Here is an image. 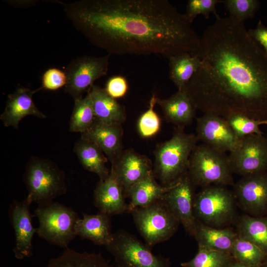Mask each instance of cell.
<instances>
[{"label":"cell","instance_id":"1","mask_svg":"<svg viewBox=\"0 0 267 267\" xmlns=\"http://www.w3.org/2000/svg\"><path fill=\"white\" fill-rule=\"evenodd\" d=\"M215 17L193 53L200 65L184 91L204 113L267 119V54L244 23Z\"/></svg>","mask_w":267,"mask_h":267},{"label":"cell","instance_id":"2","mask_svg":"<svg viewBox=\"0 0 267 267\" xmlns=\"http://www.w3.org/2000/svg\"><path fill=\"white\" fill-rule=\"evenodd\" d=\"M67 18L109 54L194 53L200 38L167 0H82L63 3Z\"/></svg>","mask_w":267,"mask_h":267},{"label":"cell","instance_id":"3","mask_svg":"<svg viewBox=\"0 0 267 267\" xmlns=\"http://www.w3.org/2000/svg\"><path fill=\"white\" fill-rule=\"evenodd\" d=\"M197 141L195 134L176 127L170 139L157 145L153 172L162 185L175 183L188 171L190 156Z\"/></svg>","mask_w":267,"mask_h":267},{"label":"cell","instance_id":"4","mask_svg":"<svg viewBox=\"0 0 267 267\" xmlns=\"http://www.w3.org/2000/svg\"><path fill=\"white\" fill-rule=\"evenodd\" d=\"M24 181L28 192L26 199L39 206L52 202L55 197L67 191L64 173L53 162L46 159L33 158L29 161Z\"/></svg>","mask_w":267,"mask_h":267},{"label":"cell","instance_id":"5","mask_svg":"<svg viewBox=\"0 0 267 267\" xmlns=\"http://www.w3.org/2000/svg\"><path fill=\"white\" fill-rule=\"evenodd\" d=\"M188 172L195 186L234 185L228 156L204 144L196 145L189 160Z\"/></svg>","mask_w":267,"mask_h":267},{"label":"cell","instance_id":"6","mask_svg":"<svg viewBox=\"0 0 267 267\" xmlns=\"http://www.w3.org/2000/svg\"><path fill=\"white\" fill-rule=\"evenodd\" d=\"M34 216L39 222L36 233L50 244L66 249L76 236L75 227L80 217L70 207L52 202L38 206Z\"/></svg>","mask_w":267,"mask_h":267},{"label":"cell","instance_id":"7","mask_svg":"<svg viewBox=\"0 0 267 267\" xmlns=\"http://www.w3.org/2000/svg\"><path fill=\"white\" fill-rule=\"evenodd\" d=\"M235 198L224 186L210 185L195 195L193 211L197 220L216 227L229 224L235 217Z\"/></svg>","mask_w":267,"mask_h":267},{"label":"cell","instance_id":"8","mask_svg":"<svg viewBox=\"0 0 267 267\" xmlns=\"http://www.w3.org/2000/svg\"><path fill=\"white\" fill-rule=\"evenodd\" d=\"M130 213L138 231L150 248L170 239L180 223L161 199L146 207L136 208Z\"/></svg>","mask_w":267,"mask_h":267},{"label":"cell","instance_id":"9","mask_svg":"<svg viewBox=\"0 0 267 267\" xmlns=\"http://www.w3.org/2000/svg\"><path fill=\"white\" fill-rule=\"evenodd\" d=\"M117 267H170V259L154 255L151 248L124 230L113 233L105 246Z\"/></svg>","mask_w":267,"mask_h":267},{"label":"cell","instance_id":"10","mask_svg":"<svg viewBox=\"0 0 267 267\" xmlns=\"http://www.w3.org/2000/svg\"><path fill=\"white\" fill-rule=\"evenodd\" d=\"M110 56L109 54L99 57L84 55L73 59L64 71L67 77L65 92L74 101L82 98L84 93L89 91L95 81L107 75Z\"/></svg>","mask_w":267,"mask_h":267},{"label":"cell","instance_id":"11","mask_svg":"<svg viewBox=\"0 0 267 267\" xmlns=\"http://www.w3.org/2000/svg\"><path fill=\"white\" fill-rule=\"evenodd\" d=\"M233 174L245 176L267 170V138L251 134L240 138L228 155Z\"/></svg>","mask_w":267,"mask_h":267},{"label":"cell","instance_id":"12","mask_svg":"<svg viewBox=\"0 0 267 267\" xmlns=\"http://www.w3.org/2000/svg\"><path fill=\"white\" fill-rule=\"evenodd\" d=\"M194 186L187 171L161 199L186 232L193 236L197 223L193 211Z\"/></svg>","mask_w":267,"mask_h":267},{"label":"cell","instance_id":"13","mask_svg":"<svg viewBox=\"0 0 267 267\" xmlns=\"http://www.w3.org/2000/svg\"><path fill=\"white\" fill-rule=\"evenodd\" d=\"M196 131L198 141L225 153L232 151L240 140L226 120L214 114L204 113L197 118Z\"/></svg>","mask_w":267,"mask_h":267},{"label":"cell","instance_id":"14","mask_svg":"<svg viewBox=\"0 0 267 267\" xmlns=\"http://www.w3.org/2000/svg\"><path fill=\"white\" fill-rule=\"evenodd\" d=\"M235 200L247 213L257 216L267 211V173L243 176L234 184Z\"/></svg>","mask_w":267,"mask_h":267},{"label":"cell","instance_id":"15","mask_svg":"<svg viewBox=\"0 0 267 267\" xmlns=\"http://www.w3.org/2000/svg\"><path fill=\"white\" fill-rule=\"evenodd\" d=\"M31 204L26 198L22 201H14L9 210L10 221L15 236L13 252L18 260L29 258L33 254L32 239L36 233V228L32 223Z\"/></svg>","mask_w":267,"mask_h":267},{"label":"cell","instance_id":"16","mask_svg":"<svg viewBox=\"0 0 267 267\" xmlns=\"http://www.w3.org/2000/svg\"><path fill=\"white\" fill-rule=\"evenodd\" d=\"M111 171L115 174L127 198L131 188L152 172L153 169L148 157L129 149L124 150L120 157L112 164Z\"/></svg>","mask_w":267,"mask_h":267},{"label":"cell","instance_id":"17","mask_svg":"<svg viewBox=\"0 0 267 267\" xmlns=\"http://www.w3.org/2000/svg\"><path fill=\"white\" fill-rule=\"evenodd\" d=\"M122 124H109L95 119L91 126L82 133V137L95 143L114 163L123 151Z\"/></svg>","mask_w":267,"mask_h":267},{"label":"cell","instance_id":"18","mask_svg":"<svg viewBox=\"0 0 267 267\" xmlns=\"http://www.w3.org/2000/svg\"><path fill=\"white\" fill-rule=\"evenodd\" d=\"M42 89L40 88L39 89ZM20 87L8 95L5 109L0 119L5 127L18 129L20 121L28 115L45 118L46 115L36 107L33 100V94L39 90Z\"/></svg>","mask_w":267,"mask_h":267},{"label":"cell","instance_id":"19","mask_svg":"<svg viewBox=\"0 0 267 267\" xmlns=\"http://www.w3.org/2000/svg\"><path fill=\"white\" fill-rule=\"evenodd\" d=\"M123 189L114 173L100 180L94 191V204L99 212L110 217L128 211Z\"/></svg>","mask_w":267,"mask_h":267},{"label":"cell","instance_id":"20","mask_svg":"<svg viewBox=\"0 0 267 267\" xmlns=\"http://www.w3.org/2000/svg\"><path fill=\"white\" fill-rule=\"evenodd\" d=\"M156 100L167 122L177 128H184L195 117L196 109L185 91L178 90L166 99L156 97Z\"/></svg>","mask_w":267,"mask_h":267},{"label":"cell","instance_id":"21","mask_svg":"<svg viewBox=\"0 0 267 267\" xmlns=\"http://www.w3.org/2000/svg\"><path fill=\"white\" fill-rule=\"evenodd\" d=\"M110 216L99 212L94 215L83 214L75 227L76 236L90 240L94 244L106 246L111 240Z\"/></svg>","mask_w":267,"mask_h":267},{"label":"cell","instance_id":"22","mask_svg":"<svg viewBox=\"0 0 267 267\" xmlns=\"http://www.w3.org/2000/svg\"><path fill=\"white\" fill-rule=\"evenodd\" d=\"M91 97L95 119L109 124H122L126 119L124 107L105 89L93 85L88 92Z\"/></svg>","mask_w":267,"mask_h":267},{"label":"cell","instance_id":"23","mask_svg":"<svg viewBox=\"0 0 267 267\" xmlns=\"http://www.w3.org/2000/svg\"><path fill=\"white\" fill-rule=\"evenodd\" d=\"M155 179L152 171L131 188L127 195L130 199L128 213L136 208L146 207L160 200L176 183L163 186L159 184Z\"/></svg>","mask_w":267,"mask_h":267},{"label":"cell","instance_id":"24","mask_svg":"<svg viewBox=\"0 0 267 267\" xmlns=\"http://www.w3.org/2000/svg\"><path fill=\"white\" fill-rule=\"evenodd\" d=\"M194 237L198 247L230 254L237 234L231 228H217L197 220Z\"/></svg>","mask_w":267,"mask_h":267},{"label":"cell","instance_id":"25","mask_svg":"<svg viewBox=\"0 0 267 267\" xmlns=\"http://www.w3.org/2000/svg\"><path fill=\"white\" fill-rule=\"evenodd\" d=\"M73 150L85 169L96 174L100 180L109 176L110 171L106 166L108 159L95 143L81 137L75 143Z\"/></svg>","mask_w":267,"mask_h":267},{"label":"cell","instance_id":"26","mask_svg":"<svg viewBox=\"0 0 267 267\" xmlns=\"http://www.w3.org/2000/svg\"><path fill=\"white\" fill-rule=\"evenodd\" d=\"M168 59L170 79L178 90L184 91L200 66L199 58L196 54L184 52L171 56Z\"/></svg>","mask_w":267,"mask_h":267},{"label":"cell","instance_id":"27","mask_svg":"<svg viewBox=\"0 0 267 267\" xmlns=\"http://www.w3.org/2000/svg\"><path fill=\"white\" fill-rule=\"evenodd\" d=\"M237 228L238 237L253 243L267 256V218L243 215Z\"/></svg>","mask_w":267,"mask_h":267},{"label":"cell","instance_id":"28","mask_svg":"<svg viewBox=\"0 0 267 267\" xmlns=\"http://www.w3.org/2000/svg\"><path fill=\"white\" fill-rule=\"evenodd\" d=\"M45 267H113L101 254L80 252L66 248L50 259Z\"/></svg>","mask_w":267,"mask_h":267},{"label":"cell","instance_id":"29","mask_svg":"<svg viewBox=\"0 0 267 267\" xmlns=\"http://www.w3.org/2000/svg\"><path fill=\"white\" fill-rule=\"evenodd\" d=\"M75 104L69 123V129L72 132H85L95 119L89 94L74 101Z\"/></svg>","mask_w":267,"mask_h":267},{"label":"cell","instance_id":"30","mask_svg":"<svg viewBox=\"0 0 267 267\" xmlns=\"http://www.w3.org/2000/svg\"><path fill=\"white\" fill-rule=\"evenodd\" d=\"M234 259L253 266L262 267L267 256L253 243L237 236L230 251Z\"/></svg>","mask_w":267,"mask_h":267},{"label":"cell","instance_id":"31","mask_svg":"<svg viewBox=\"0 0 267 267\" xmlns=\"http://www.w3.org/2000/svg\"><path fill=\"white\" fill-rule=\"evenodd\" d=\"M233 260L229 253L198 247L194 258L180 265L182 267H228Z\"/></svg>","mask_w":267,"mask_h":267},{"label":"cell","instance_id":"32","mask_svg":"<svg viewBox=\"0 0 267 267\" xmlns=\"http://www.w3.org/2000/svg\"><path fill=\"white\" fill-rule=\"evenodd\" d=\"M224 118L239 138L251 134H262L260 127L267 125V119H255L240 114H231Z\"/></svg>","mask_w":267,"mask_h":267},{"label":"cell","instance_id":"33","mask_svg":"<svg viewBox=\"0 0 267 267\" xmlns=\"http://www.w3.org/2000/svg\"><path fill=\"white\" fill-rule=\"evenodd\" d=\"M222 3L229 13V17L243 23L254 16L260 6L257 0H224Z\"/></svg>","mask_w":267,"mask_h":267},{"label":"cell","instance_id":"34","mask_svg":"<svg viewBox=\"0 0 267 267\" xmlns=\"http://www.w3.org/2000/svg\"><path fill=\"white\" fill-rule=\"evenodd\" d=\"M156 97L153 94L148 109L140 117L137 127L140 134L143 137H150L158 133L160 128V119L155 112L154 108L156 104Z\"/></svg>","mask_w":267,"mask_h":267},{"label":"cell","instance_id":"35","mask_svg":"<svg viewBox=\"0 0 267 267\" xmlns=\"http://www.w3.org/2000/svg\"><path fill=\"white\" fill-rule=\"evenodd\" d=\"M222 3V0H189L187 2L186 11L184 13L187 20L191 23L198 15H203L206 19L209 18L211 13L215 16L218 15L216 5Z\"/></svg>","mask_w":267,"mask_h":267},{"label":"cell","instance_id":"36","mask_svg":"<svg viewBox=\"0 0 267 267\" xmlns=\"http://www.w3.org/2000/svg\"><path fill=\"white\" fill-rule=\"evenodd\" d=\"M67 77L65 72L55 68H49L44 74L41 89L54 90L66 85Z\"/></svg>","mask_w":267,"mask_h":267},{"label":"cell","instance_id":"37","mask_svg":"<svg viewBox=\"0 0 267 267\" xmlns=\"http://www.w3.org/2000/svg\"><path fill=\"white\" fill-rule=\"evenodd\" d=\"M126 79L120 76H113L107 81L105 91L111 97L115 99L123 97L128 90Z\"/></svg>","mask_w":267,"mask_h":267},{"label":"cell","instance_id":"38","mask_svg":"<svg viewBox=\"0 0 267 267\" xmlns=\"http://www.w3.org/2000/svg\"><path fill=\"white\" fill-rule=\"evenodd\" d=\"M248 32L267 54V26L260 20L256 27L248 30Z\"/></svg>","mask_w":267,"mask_h":267},{"label":"cell","instance_id":"39","mask_svg":"<svg viewBox=\"0 0 267 267\" xmlns=\"http://www.w3.org/2000/svg\"><path fill=\"white\" fill-rule=\"evenodd\" d=\"M228 267H261L258 266H253L248 265L238 261H237L234 259L231 263L229 265Z\"/></svg>","mask_w":267,"mask_h":267},{"label":"cell","instance_id":"40","mask_svg":"<svg viewBox=\"0 0 267 267\" xmlns=\"http://www.w3.org/2000/svg\"><path fill=\"white\" fill-rule=\"evenodd\" d=\"M261 267H267V260L265 261Z\"/></svg>","mask_w":267,"mask_h":267}]
</instances>
